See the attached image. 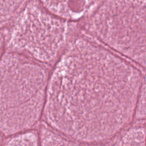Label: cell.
Here are the masks:
<instances>
[{
    "label": "cell",
    "instance_id": "obj_1",
    "mask_svg": "<svg viewBox=\"0 0 146 146\" xmlns=\"http://www.w3.org/2000/svg\"><path fill=\"white\" fill-rule=\"evenodd\" d=\"M76 33L50 71L42 119L78 145L111 144L135 120L144 74Z\"/></svg>",
    "mask_w": 146,
    "mask_h": 146
},
{
    "label": "cell",
    "instance_id": "obj_2",
    "mask_svg": "<svg viewBox=\"0 0 146 146\" xmlns=\"http://www.w3.org/2000/svg\"><path fill=\"white\" fill-rule=\"evenodd\" d=\"M48 66L6 50L0 60V135L35 128L42 119Z\"/></svg>",
    "mask_w": 146,
    "mask_h": 146
},
{
    "label": "cell",
    "instance_id": "obj_3",
    "mask_svg": "<svg viewBox=\"0 0 146 146\" xmlns=\"http://www.w3.org/2000/svg\"><path fill=\"white\" fill-rule=\"evenodd\" d=\"M78 26L82 33L146 70V0H100Z\"/></svg>",
    "mask_w": 146,
    "mask_h": 146
},
{
    "label": "cell",
    "instance_id": "obj_4",
    "mask_svg": "<svg viewBox=\"0 0 146 146\" xmlns=\"http://www.w3.org/2000/svg\"><path fill=\"white\" fill-rule=\"evenodd\" d=\"M5 29L6 50L48 67L55 64L76 32L78 22L59 18L39 0H31Z\"/></svg>",
    "mask_w": 146,
    "mask_h": 146
},
{
    "label": "cell",
    "instance_id": "obj_5",
    "mask_svg": "<svg viewBox=\"0 0 146 146\" xmlns=\"http://www.w3.org/2000/svg\"><path fill=\"white\" fill-rule=\"evenodd\" d=\"M100 0H39L51 14L69 22H78L86 18Z\"/></svg>",
    "mask_w": 146,
    "mask_h": 146
},
{
    "label": "cell",
    "instance_id": "obj_6",
    "mask_svg": "<svg viewBox=\"0 0 146 146\" xmlns=\"http://www.w3.org/2000/svg\"><path fill=\"white\" fill-rule=\"evenodd\" d=\"M39 145H78L66 136L49 126L44 121L40 123L37 129Z\"/></svg>",
    "mask_w": 146,
    "mask_h": 146
},
{
    "label": "cell",
    "instance_id": "obj_7",
    "mask_svg": "<svg viewBox=\"0 0 146 146\" xmlns=\"http://www.w3.org/2000/svg\"><path fill=\"white\" fill-rule=\"evenodd\" d=\"M114 145H146V127L129 126L111 144Z\"/></svg>",
    "mask_w": 146,
    "mask_h": 146
},
{
    "label": "cell",
    "instance_id": "obj_8",
    "mask_svg": "<svg viewBox=\"0 0 146 146\" xmlns=\"http://www.w3.org/2000/svg\"><path fill=\"white\" fill-rule=\"evenodd\" d=\"M31 0H0V29L6 28Z\"/></svg>",
    "mask_w": 146,
    "mask_h": 146
},
{
    "label": "cell",
    "instance_id": "obj_9",
    "mask_svg": "<svg viewBox=\"0 0 146 146\" xmlns=\"http://www.w3.org/2000/svg\"><path fill=\"white\" fill-rule=\"evenodd\" d=\"M3 138V140H2L3 145H39L38 133L36 128L21 131Z\"/></svg>",
    "mask_w": 146,
    "mask_h": 146
},
{
    "label": "cell",
    "instance_id": "obj_10",
    "mask_svg": "<svg viewBox=\"0 0 146 146\" xmlns=\"http://www.w3.org/2000/svg\"><path fill=\"white\" fill-rule=\"evenodd\" d=\"M146 119V74H144L139 92L137 96L135 111V119L143 120Z\"/></svg>",
    "mask_w": 146,
    "mask_h": 146
},
{
    "label": "cell",
    "instance_id": "obj_11",
    "mask_svg": "<svg viewBox=\"0 0 146 146\" xmlns=\"http://www.w3.org/2000/svg\"><path fill=\"white\" fill-rule=\"evenodd\" d=\"M6 51V38L4 29H0V60Z\"/></svg>",
    "mask_w": 146,
    "mask_h": 146
},
{
    "label": "cell",
    "instance_id": "obj_12",
    "mask_svg": "<svg viewBox=\"0 0 146 146\" xmlns=\"http://www.w3.org/2000/svg\"><path fill=\"white\" fill-rule=\"evenodd\" d=\"M2 145V140L0 137V145Z\"/></svg>",
    "mask_w": 146,
    "mask_h": 146
},
{
    "label": "cell",
    "instance_id": "obj_13",
    "mask_svg": "<svg viewBox=\"0 0 146 146\" xmlns=\"http://www.w3.org/2000/svg\"><path fill=\"white\" fill-rule=\"evenodd\" d=\"M1 135H0V137H1Z\"/></svg>",
    "mask_w": 146,
    "mask_h": 146
}]
</instances>
